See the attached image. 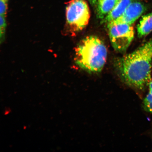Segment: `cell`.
Returning <instances> with one entry per match:
<instances>
[{
    "label": "cell",
    "instance_id": "3957f363",
    "mask_svg": "<svg viewBox=\"0 0 152 152\" xmlns=\"http://www.w3.org/2000/svg\"><path fill=\"white\" fill-rule=\"evenodd\" d=\"M66 29L74 35L88 24L90 17L89 7L85 0H70L66 7Z\"/></svg>",
    "mask_w": 152,
    "mask_h": 152
},
{
    "label": "cell",
    "instance_id": "7c38bea8",
    "mask_svg": "<svg viewBox=\"0 0 152 152\" xmlns=\"http://www.w3.org/2000/svg\"><path fill=\"white\" fill-rule=\"evenodd\" d=\"M88 1L90 2L91 4L94 6H96L97 0H88Z\"/></svg>",
    "mask_w": 152,
    "mask_h": 152
},
{
    "label": "cell",
    "instance_id": "52a82bcc",
    "mask_svg": "<svg viewBox=\"0 0 152 152\" xmlns=\"http://www.w3.org/2000/svg\"><path fill=\"white\" fill-rule=\"evenodd\" d=\"M119 0H97V15L102 20L105 18Z\"/></svg>",
    "mask_w": 152,
    "mask_h": 152
},
{
    "label": "cell",
    "instance_id": "8992f818",
    "mask_svg": "<svg viewBox=\"0 0 152 152\" xmlns=\"http://www.w3.org/2000/svg\"><path fill=\"white\" fill-rule=\"evenodd\" d=\"M133 0H119L115 7L103 20L102 23H109L116 20L123 15Z\"/></svg>",
    "mask_w": 152,
    "mask_h": 152
},
{
    "label": "cell",
    "instance_id": "4fadbf2b",
    "mask_svg": "<svg viewBox=\"0 0 152 152\" xmlns=\"http://www.w3.org/2000/svg\"><path fill=\"white\" fill-rule=\"evenodd\" d=\"M149 93L152 95V89H150Z\"/></svg>",
    "mask_w": 152,
    "mask_h": 152
},
{
    "label": "cell",
    "instance_id": "7a4b0ae2",
    "mask_svg": "<svg viewBox=\"0 0 152 152\" xmlns=\"http://www.w3.org/2000/svg\"><path fill=\"white\" fill-rule=\"evenodd\" d=\"M75 62L82 69L90 73L102 71L107 60V50L103 41L95 36L83 39L75 49Z\"/></svg>",
    "mask_w": 152,
    "mask_h": 152
},
{
    "label": "cell",
    "instance_id": "6da1fadb",
    "mask_svg": "<svg viewBox=\"0 0 152 152\" xmlns=\"http://www.w3.org/2000/svg\"><path fill=\"white\" fill-rule=\"evenodd\" d=\"M116 66L125 84L143 91L151 80L152 38L136 50L118 60Z\"/></svg>",
    "mask_w": 152,
    "mask_h": 152
},
{
    "label": "cell",
    "instance_id": "5b68a950",
    "mask_svg": "<svg viewBox=\"0 0 152 152\" xmlns=\"http://www.w3.org/2000/svg\"><path fill=\"white\" fill-rule=\"evenodd\" d=\"M146 9L143 3L139 1H133L121 16L109 23L132 25L145 12Z\"/></svg>",
    "mask_w": 152,
    "mask_h": 152
},
{
    "label": "cell",
    "instance_id": "ba28073f",
    "mask_svg": "<svg viewBox=\"0 0 152 152\" xmlns=\"http://www.w3.org/2000/svg\"><path fill=\"white\" fill-rule=\"evenodd\" d=\"M137 31L138 37L140 38L145 36L152 32V12L144 15L138 25Z\"/></svg>",
    "mask_w": 152,
    "mask_h": 152
},
{
    "label": "cell",
    "instance_id": "277c9868",
    "mask_svg": "<svg viewBox=\"0 0 152 152\" xmlns=\"http://www.w3.org/2000/svg\"><path fill=\"white\" fill-rule=\"evenodd\" d=\"M110 41L114 49L119 52H125L134 39V28L127 24H107Z\"/></svg>",
    "mask_w": 152,
    "mask_h": 152
},
{
    "label": "cell",
    "instance_id": "9c48e42d",
    "mask_svg": "<svg viewBox=\"0 0 152 152\" xmlns=\"http://www.w3.org/2000/svg\"><path fill=\"white\" fill-rule=\"evenodd\" d=\"M6 17L1 16H0V39L1 43L4 40L6 28L7 26Z\"/></svg>",
    "mask_w": 152,
    "mask_h": 152
},
{
    "label": "cell",
    "instance_id": "30bf717a",
    "mask_svg": "<svg viewBox=\"0 0 152 152\" xmlns=\"http://www.w3.org/2000/svg\"><path fill=\"white\" fill-rule=\"evenodd\" d=\"M143 107L146 111L152 113V95L149 93L144 100Z\"/></svg>",
    "mask_w": 152,
    "mask_h": 152
},
{
    "label": "cell",
    "instance_id": "8fae6325",
    "mask_svg": "<svg viewBox=\"0 0 152 152\" xmlns=\"http://www.w3.org/2000/svg\"><path fill=\"white\" fill-rule=\"evenodd\" d=\"M9 0H0V14L6 17Z\"/></svg>",
    "mask_w": 152,
    "mask_h": 152
}]
</instances>
